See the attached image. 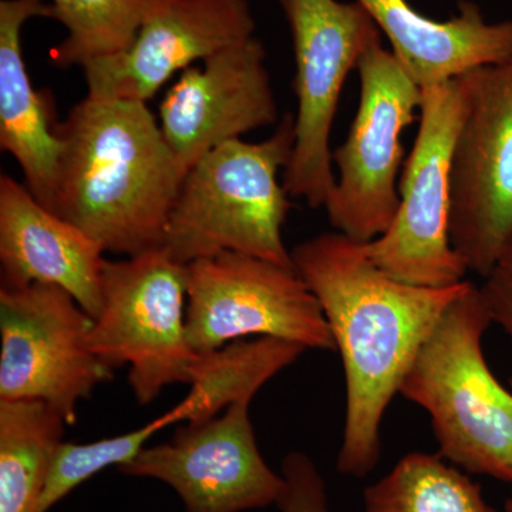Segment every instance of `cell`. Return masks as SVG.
<instances>
[{"instance_id":"cell-1","label":"cell","mask_w":512,"mask_h":512,"mask_svg":"<svg viewBox=\"0 0 512 512\" xmlns=\"http://www.w3.org/2000/svg\"><path fill=\"white\" fill-rule=\"evenodd\" d=\"M342 357L346 413L339 473L363 478L379 463L384 414L424 340L470 281L424 288L383 272L365 242L325 232L292 249Z\"/></svg>"},{"instance_id":"cell-2","label":"cell","mask_w":512,"mask_h":512,"mask_svg":"<svg viewBox=\"0 0 512 512\" xmlns=\"http://www.w3.org/2000/svg\"><path fill=\"white\" fill-rule=\"evenodd\" d=\"M63 140L53 212L104 254L164 247L185 170L160 123L137 100L86 94L60 124Z\"/></svg>"},{"instance_id":"cell-3","label":"cell","mask_w":512,"mask_h":512,"mask_svg":"<svg viewBox=\"0 0 512 512\" xmlns=\"http://www.w3.org/2000/svg\"><path fill=\"white\" fill-rule=\"evenodd\" d=\"M491 325L480 286L470 282L424 340L399 394L429 414L444 460L512 485V389L485 360Z\"/></svg>"},{"instance_id":"cell-4","label":"cell","mask_w":512,"mask_h":512,"mask_svg":"<svg viewBox=\"0 0 512 512\" xmlns=\"http://www.w3.org/2000/svg\"><path fill=\"white\" fill-rule=\"evenodd\" d=\"M295 146V117L285 114L261 143L225 141L192 165L174 202L164 248L180 264L235 252L295 269L284 229L291 210L279 184Z\"/></svg>"},{"instance_id":"cell-5","label":"cell","mask_w":512,"mask_h":512,"mask_svg":"<svg viewBox=\"0 0 512 512\" xmlns=\"http://www.w3.org/2000/svg\"><path fill=\"white\" fill-rule=\"evenodd\" d=\"M101 309L89 348L104 365L128 366V386L141 406L165 387L190 384L198 353L187 333V265L167 248L107 261Z\"/></svg>"},{"instance_id":"cell-6","label":"cell","mask_w":512,"mask_h":512,"mask_svg":"<svg viewBox=\"0 0 512 512\" xmlns=\"http://www.w3.org/2000/svg\"><path fill=\"white\" fill-rule=\"evenodd\" d=\"M466 110L461 77L423 90L419 131L399 180V207L390 227L366 244L372 261L404 284L446 288L470 272L450 235L451 171Z\"/></svg>"},{"instance_id":"cell-7","label":"cell","mask_w":512,"mask_h":512,"mask_svg":"<svg viewBox=\"0 0 512 512\" xmlns=\"http://www.w3.org/2000/svg\"><path fill=\"white\" fill-rule=\"evenodd\" d=\"M356 70L359 106L348 138L333 151L339 175L323 208L336 232L367 244L390 227L399 207L400 137L420 113L423 89L382 37L367 47Z\"/></svg>"},{"instance_id":"cell-8","label":"cell","mask_w":512,"mask_h":512,"mask_svg":"<svg viewBox=\"0 0 512 512\" xmlns=\"http://www.w3.org/2000/svg\"><path fill=\"white\" fill-rule=\"evenodd\" d=\"M291 30L298 99L295 146L285 168L289 197L325 207L336 183L330 133L346 79L382 33L362 5L339 0H279Z\"/></svg>"},{"instance_id":"cell-9","label":"cell","mask_w":512,"mask_h":512,"mask_svg":"<svg viewBox=\"0 0 512 512\" xmlns=\"http://www.w3.org/2000/svg\"><path fill=\"white\" fill-rule=\"evenodd\" d=\"M187 333L197 353L249 336L336 352L320 303L295 269L235 252L187 265Z\"/></svg>"},{"instance_id":"cell-10","label":"cell","mask_w":512,"mask_h":512,"mask_svg":"<svg viewBox=\"0 0 512 512\" xmlns=\"http://www.w3.org/2000/svg\"><path fill=\"white\" fill-rule=\"evenodd\" d=\"M467 110L451 171L450 235L485 278L512 245V56L460 76Z\"/></svg>"},{"instance_id":"cell-11","label":"cell","mask_w":512,"mask_h":512,"mask_svg":"<svg viewBox=\"0 0 512 512\" xmlns=\"http://www.w3.org/2000/svg\"><path fill=\"white\" fill-rule=\"evenodd\" d=\"M93 318L59 286L0 288V400H36L77 423L79 403L113 379L89 348Z\"/></svg>"},{"instance_id":"cell-12","label":"cell","mask_w":512,"mask_h":512,"mask_svg":"<svg viewBox=\"0 0 512 512\" xmlns=\"http://www.w3.org/2000/svg\"><path fill=\"white\" fill-rule=\"evenodd\" d=\"M249 406L235 403L214 419L185 424L173 439L143 448L120 473L167 484L185 512H245L276 505L285 478L262 456Z\"/></svg>"},{"instance_id":"cell-13","label":"cell","mask_w":512,"mask_h":512,"mask_svg":"<svg viewBox=\"0 0 512 512\" xmlns=\"http://www.w3.org/2000/svg\"><path fill=\"white\" fill-rule=\"evenodd\" d=\"M265 47L256 37L181 72L160 104V127L185 173L215 147L278 123Z\"/></svg>"},{"instance_id":"cell-14","label":"cell","mask_w":512,"mask_h":512,"mask_svg":"<svg viewBox=\"0 0 512 512\" xmlns=\"http://www.w3.org/2000/svg\"><path fill=\"white\" fill-rule=\"evenodd\" d=\"M255 30L249 0H160L126 52L82 67L87 93L147 103L174 74Z\"/></svg>"},{"instance_id":"cell-15","label":"cell","mask_w":512,"mask_h":512,"mask_svg":"<svg viewBox=\"0 0 512 512\" xmlns=\"http://www.w3.org/2000/svg\"><path fill=\"white\" fill-rule=\"evenodd\" d=\"M103 249L36 200L25 184L0 177V288L59 286L92 318L101 309Z\"/></svg>"},{"instance_id":"cell-16","label":"cell","mask_w":512,"mask_h":512,"mask_svg":"<svg viewBox=\"0 0 512 512\" xmlns=\"http://www.w3.org/2000/svg\"><path fill=\"white\" fill-rule=\"evenodd\" d=\"M392 46L397 62L420 89L439 86L512 56V20L488 22L471 0L453 18L434 20L407 0H356Z\"/></svg>"},{"instance_id":"cell-17","label":"cell","mask_w":512,"mask_h":512,"mask_svg":"<svg viewBox=\"0 0 512 512\" xmlns=\"http://www.w3.org/2000/svg\"><path fill=\"white\" fill-rule=\"evenodd\" d=\"M50 16L46 0L0 2V148L22 168L36 200L52 211L63 151L60 123L49 94L33 87L22 50L25 23Z\"/></svg>"},{"instance_id":"cell-18","label":"cell","mask_w":512,"mask_h":512,"mask_svg":"<svg viewBox=\"0 0 512 512\" xmlns=\"http://www.w3.org/2000/svg\"><path fill=\"white\" fill-rule=\"evenodd\" d=\"M306 350L288 340L256 338L198 353L191 369L190 392L171 409L177 423H202L220 416L232 404L251 403L269 380Z\"/></svg>"},{"instance_id":"cell-19","label":"cell","mask_w":512,"mask_h":512,"mask_svg":"<svg viewBox=\"0 0 512 512\" xmlns=\"http://www.w3.org/2000/svg\"><path fill=\"white\" fill-rule=\"evenodd\" d=\"M66 427L47 403L0 400V512H42L43 491Z\"/></svg>"},{"instance_id":"cell-20","label":"cell","mask_w":512,"mask_h":512,"mask_svg":"<svg viewBox=\"0 0 512 512\" xmlns=\"http://www.w3.org/2000/svg\"><path fill=\"white\" fill-rule=\"evenodd\" d=\"M366 512H498L480 485L440 454H406L365 490Z\"/></svg>"},{"instance_id":"cell-21","label":"cell","mask_w":512,"mask_h":512,"mask_svg":"<svg viewBox=\"0 0 512 512\" xmlns=\"http://www.w3.org/2000/svg\"><path fill=\"white\" fill-rule=\"evenodd\" d=\"M160 0H50L52 16L67 30L53 52L60 67L121 55Z\"/></svg>"},{"instance_id":"cell-22","label":"cell","mask_w":512,"mask_h":512,"mask_svg":"<svg viewBox=\"0 0 512 512\" xmlns=\"http://www.w3.org/2000/svg\"><path fill=\"white\" fill-rule=\"evenodd\" d=\"M177 423L173 410H168L148 421L136 430L119 436L106 437L90 443H69L63 441L57 447L50 467L40 510L47 512L59 504L63 498L76 490L79 485L109 467L126 466L147 447L158 431Z\"/></svg>"},{"instance_id":"cell-23","label":"cell","mask_w":512,"mask_h":512,"mask_svg":"<svg viewBox=\"0 0 512 512\" xmlns=\"http://www.w3.org/2000/svg\"><path fill=\"white\" fill-rule=\"evenodd\" d=\"M285 490L276 503L278 512H333L326 483L315 461L302 451H292L282 460Z\"/></svg>"},{"instance_id":"cell-24","label":"cell","mask_w":512,"mask_h":512,"mask_svg":"<svg viewBox=\"0 0 512 512\" xmlns=\"http://www.w3.org/2000/svg\"><path fill=\"white\" fill-rule=\"evenodd\" d=\"M480 291L493 323L503 329L512 348V245L485 276Z\"/></svg>"},{"instance_id":"cell-25","label":"cell","mask_w":512,"mask_h":512,"mask_svg":"<svg viewBox=\"0 0 512 512\" xmlns=\"http://www.w3.org/2000/svg\"><path fill=\"white\" fill-rule=\"evenodd\" d=\"M504 512H512V494L507 501H505Z\"/></svg>"},{"instance_id":"cell-26","label":"cell","mask_w":512,"mask_h":512,"mask_svg":"<svg viewBox=\"0 0 512 512\" xmlns=\"http://www.w3.org/2000/svg\"><path fill=\"white\" fill-rule=\"evenodd\" d=\"M511 389H512V380H511Z\"/></svg>"}]
</instances>
